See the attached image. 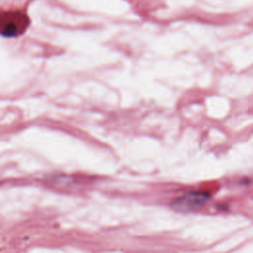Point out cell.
<instances>
[{
	"label": "cell",
	"instance_id": "7a4b0ae2",
	"mask_svg": "<svg viewBox=\"0 0 253 253\" xmlns=\"http://www.w3.org/2000/svg\"><path fill=\"white\" fill-rule=\"evenodd\" d=\"M210 200L205 192H189L173 201L171 207L179 211H191L202 208Z\"/></svg>",
	"mask_w": 253,
	"mask_h": 253
},
{
	"label": "cell",
	"instance_id": "6da1fadb",
	"mask_svg": "<svg viewBox=\"0 0 253 253\" xmlns=\"http://www.w3.org/2000/svg\"><path fill=\"white\" fill-rule=\"evenodd\" d=\"M30 26V19L24 11L0 12V35L7 38L22 36Z\"/></svg>",
	"mask_w": 253,
	"mask_h": 253
}]
</instances>
